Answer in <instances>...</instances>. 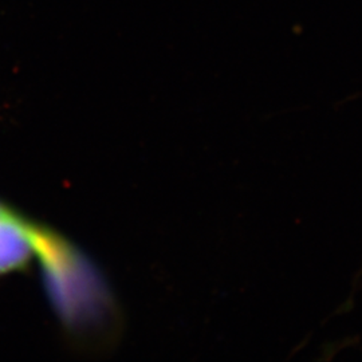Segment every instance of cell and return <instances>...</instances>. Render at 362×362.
<instances>
[{
	"label": "cell",
	"instance_id": "obj_1",
	"mask_svg": "<svg viewBox=\"0 0 362 362\" xmlns=\"http://www.w3.org/2000/svg\"><path fill=\"white\" fill-rule=\"evenodd\" d=\"M45 233L6 209L0 215V275L23 269L38 252Z\"/></svg>",
	"mask_w": 362,
	"mask_h": 362
},
{
	"label": "cell",
	"instance_id": "obj_2",
	"mask_svg": "<svg viewBox=\"0 0 362 362\" xmlns=\"http://www.w3.org/2000/svg\"><path fill=\"white\" fill-rule=\"evenodd\" d=\"M4 211H6V207H4V206H1V204H0V215H1V214H3V212H4Z\"/></svg>",
	"mask_w": 362,
	"mask_h": 362
}]
</instances>
